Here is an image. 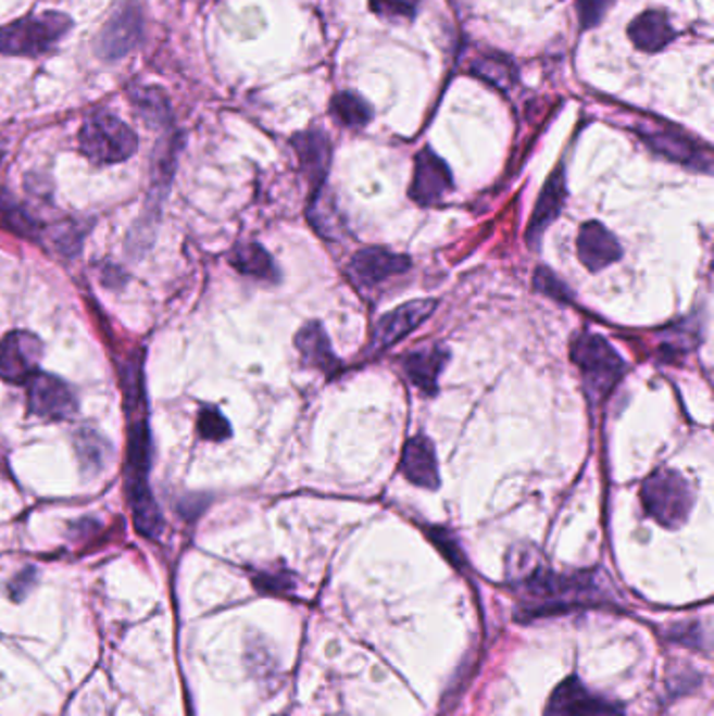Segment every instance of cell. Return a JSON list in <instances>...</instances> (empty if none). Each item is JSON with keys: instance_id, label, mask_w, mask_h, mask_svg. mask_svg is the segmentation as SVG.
Segmentation results:
<instances>
[{"instance_id": "cell-1", "label": "cell", "mask_w": 714, "mask_h": 716, "mask_svg": "<svg viewBox=\"0 0 714 716\" xmlns=\"http://www.w3.org/2000/svg\"><path fill=\"white\" fill-rule=\"evenodd\" d=\"M508 576L519 598L517 616L524 620L605 602V591L596 574H555L535 549H515Z\"/></svg>"}, {"instance_id": "cell-2", "label": "cell", "mask_w": 714, "mask_h": 716, "mask_svg": "<svg viewBox=\"0 0 714 716\" xmlns=\"http://www.w3.org/2000/svg\"><path fill=\"white\" fill-rule=\"evenodd\" d=\"M149 467H151V436L143 415L130 424V444H128V467H126V488L133 505L135 526L143 537H158L162 530V516L158 503L149 490Z\"/></svg>"}, {"instance_id": "cell-3", "label": "cell", "mask_w": 714, "mask_h": 716, "mask_svg": "<svg viewBox=\"0 0 714 716\" xmlns=\"http://www.w3.org/2000/svg\"><path fill=\"white\" fill-rule=\"evenodd\" d=\"M572 361L580 369L585 392L591 402H601L627 372L618 352L598 334H583L572 344Z\"/></svg>"}, {"instance_id": "cell-4", "label": "cell", "mask_w": 714, "mask_h": 716, "mask_svg": "<svg viewBox=\"0 0 714 716\" xmlns=\"http://www.w3.org/2000/svg\"><path fill=\"white\" fill-rule=\"evenodd\" d=\"M72 28V20L63 13L47 11L28 15L0 28V53L36 58L51 51Z\"/></svg>"}, {"instance_id": "cell-5", "label": "cell", "mask_w": 714, "mask_h": 716, "mask_svg": "<svg viewBox=\"0 0 714 716\" xmlns=\"http://www.w3.org/2000/svg\"><path fill=\"white\" fill-rule=\"evenodd\" d=\"M78 141L86 158L99 166L126 162L139 147L135 130L117 115L108 112L86 117Z\"/></svg>"}, {"instance_id": "cell-6", "label": "cell", "mask_w": 714, "mask_h": 716, "mask_svg": "<svg viewBox=\"0 0 714 716\" xmlns=\"http://www.w3.org/2000/svg\"><path fill=\"white\" fill-rule=\"evenodd\" d=\"M641 503L660 526L679 528L693 507V492L686 478L673 469H660L641 487Z\"/></svg>"}, {"instance_id": "cell-7", "label": "cell", "mask_w": 714, "mask_h": 716, "mask_svg": "<svg viewBox=\"0 0 714 716\" xmlns=\"http://www.w3.org/2000/svg\"><path fill=\"white\" fill-rule=\"evenodd\" d=\"M143 11L137 0L122 2L97 36V55L105 61H117L130 55L143 42Z\"/></svg>"}, {"instance_id": "cell-8", "label": "cell", "mask_w": 714, "mask_h": 716, "mask_svg": "<svg viewBox=\"0 0 714 716\" xmlns=\"http://www.w3.org/2000/svg\"><path fill=\"white\" fill-rule=\"evenodd\" d=\"M637 135L660 155L691 166V168L711 173V162H713L711 149L704 147L700 141L691 139L684 130H679L671 124H650L648 122V124L637 126Z\"/></svg>"}, {"instance_id": "cell-9", "label": "cell", "mask_w": 714, "mask_h": 716, "mask_svg": "<svg viewBox=\"0 0 714 716\" xmlns=\"http://www.w3.org/2000/svg\"><path fill=\"white\" fill-rule=\"evenodd\" d=\"M621 704L583 686L576 677L566 679L551 693L544 716H623Z\"/></svg>"}, {"instance_id": "cell-10", "label": "cell", "mask_w": 714, "mask_h": 716, "mask_svg": "<svg viewBox=\"0 0 714 716\" xmlns=\"http://www.w3.org/2000/svg\"><path fill=\"white\" fill-rule=\"evenodd\" d=\"M411 260L406 256L392 254L384 248H365L356 252L346 266L350 281L361 291H372L377 287L386 286L390 279L406 273Z\"/></svg>"}, {"instance_id": "cell-11", "label": "cell", "mask_w": 714, "mask_h": 716, "mask_svg": "<svg viewBox=\"0 0 714 716\" xmlns=\"http://www.w3.org/2000/svg\"><path fill=\"white\" fill-rule=\"evenodd\" d=\"M42 344L28 331H11L0 340V377L9 384H26L40 365Z\"/></svg>"}, {"instance_id": "cell-12", "label": "cell", "mask_w": 714, "mask_h": 716, "mask_svg": "<svg viewBox=\"0 0 714 716\" xmlns=\"http://www.w3.org/2000/svg\"><path fill=\"white\" fill-rule=\"evenodd\" d=\"M436 309L434 300H413L402 304L397 311L381 316L373 327L372 344L369 354H381L390 346L400 342L404 336H409L413 329H417Z\"/></svg>"}, {"instance_id": "cell-13", "label": "cell", "mask_w": 714, "mask_h": 716, "mask_svg": "<svg viewBox=\"0 0 714 716\" xmlns=\"http://www.w3.org/2000/svg\"><path fill=\"white\" fill-rule=\"evenodd\" d=\"M32 413L45 419H67L76 413V397L70 386L55 375L36 373L28 381Z\"/></svg>"}, {"instance_id": "cell-14", "label": "cell", "mask_w": 714, "mask_h": 716, "mask_svg": "<svg viewBox=\"0 0 714 716\" xmlns=\"http://www.w3.org/2000/svg\"><path fill=\"white\" fill-rule=\"evenodd\" d=\"M453 189V176L431 149H424L415 160V174L411 183V198L419 205H434Z\"/></svg>"}, {"instance_id": "cell-15", "label": "cell", "mask_w": 714, "mask_h": 716, "mask_svg": "<svg viewBox=\"0 0 714 716\" xmlns=\"http://www.w3.org/2000/svg\"><path fill=\"white\" fill-rule=\"evenodd\" d=\"M576 250L580 262L593 273L614 264L623 256V248L616 237L600 223H587L580 227Z\"/></svg>"}, {"instance_id": "cell-16", "label": "cell", "mask_w": 714, "mask_h": 716, "mask_svg": "<svg viewBox=\"0 0 714 716\" xmlns=\"http://www.w3.org/2000/svg\"><path fill=\"white\" fill-rule=\"evenodd\" d=\"M449 361V352L447 348L442 346H424V348H417L413 350L402 367H404V373L409 377V381L419 388L424 394H436L438 390V377L440 373L444 369Z\"/></svg>"}, {"instance_id": "cell-17", "label": "cell", "mask_w": 714, "mask_h": 716, "mask_svg": "<svg viewBox=\"0 0 714 716\" xmlns=\"http://www.w3.org/2000/svg\"><path fill=\"white\" fill-rule=\"evenodd\" d=\"M400 472L409 482L415 487L436 488L440 478H438V463H436V453L428 438L417 436L411 438L402 451V461H400Z\"/></svg>"}, {"instance_id": "cell-18", "label": "cell", "mask_w": 714, "mask_h": 716, "mask_svg": "<svg viewBox=\"0 0 714 716\" xmlns=\"http://www.w3.org/2000/svg\"><path fill=\"white\" fill-rule=\"evenodd\" d=\"M675 36L677 32L664 11H646L630 22V42L646 53L662 51L675 40Z\"/></svg>"}, {"instance_id": "cell-19", "label": "cell", "mask_w": 714, "mask_h": 716, "mask_svg": "<svg viewBox=\"0 0 714 716\" xmlns=\"http://www.w3.org/2000/svg\"><path fill=\"white\" fill-rule=\"evenodd\" d=\"M564 201H566V174H564V168L560 166L555 173L551 174L549 183L544 185L541 198L537 201V210L533 214L530 229H528V243L539 246L544 229L560 216V212L564 208Z\"/></svg>"}, {"instance_id": "cell-20", "label": "cell", "mask_w": 714, "mask_h": 716, "mask_svg": "<svg viewBox=\"0 0 714 716\" xmlns=\"http://www.w3.org/2000/svg\"><path fill=\"white\" fill-rule=\"evenodd\" d=\"M296 348L302 356V363L309 367L321 369L327 375H334L340 369V361L334 354L329 338L321 323H309L306 327H302L296 336Z\"/></svg>"}, {"instance_id": "cell-21", "label": "cell", "mask_w": 714, "mask_h": 716, "mask_svg": "<svg viewBox=\"0 0 714 716\" xmlns=\"http://www.w3.org/2000/svg\"><path fill=\"white\" fill-rule=\"evenodd\" d=\"M293 147L298 151L300 164L304 173L316 185V189L323 185L329 162H331V145L329 139L321 130H306L293 139Z\"/></svg>"}, {"instance_id": "cell-22", "label": "cell", "mask_w": 714, "mask_h": 716, "mask_svg": "<svg viewBox=\"0 0 714 716\" xmlns=\"http://www.w3.org/2000/svg\"><path fill=\"white\" fill-rule=\"evenodd\" d=\"M230 264L254 279H264V281H277L279 279V268L271 254L258 246V243H239L230 252Z\"/></svg>"}, {"instance_id": "cell-23", "label": "cell", "mask_w": 714, "mask_h": 716, "mask_svg": "<svg viewBox=\"0 0 714 716\" xmlns=\"http://www.w3.org/2000/svg\"><path fill=\"white\" fill-rule=\"evenodd\" d=\"M133 105L149 126H158V128L171 126V105L160 88H137L133 92Z\"/></svg>"}, {"instance_id": "cell-24", "label": "cell", "mask_w": 714, "mask_h": 716, "mask_svg": "<svg viewBox=\"0 0 714 716\" xmlns=\"http://www.w3.org/2000/svg\"><path fill=\"white\" fill-rule=\"evenodd\" d=\"M331 114L346 128H363L372 122V105L356 92H340L331 101Z\"/></svg>"}, {"instance_id": "cell-25", "label": "cell", "mask_w": 714, "mask_h": 716, "mask_svg": "<svg viewBox=\"0 0 714 716\" xmlns=\"http://www.w3.org/2000/svg\"><path fill=\"white\" fill-rule=\"evenodd\" d=\"M309 218H311L316 233L323 235L325 239H338V237H342V216H340L338 208L329 201V198L321 196L318 189L315 191V200H313V205H311Z\"/></svg>"}, {"instance_id": "cell-26", "label": "cell", "mask_w": 714, "mask_h": 716, "mask_svg": "<svg viewBox=\"0 0 714 716\" xmlns=\"http://www.w3.org/2000/svg\"><path fill=\"white\" fill-rule=\"evenodd\" d=\"M474 70L480 78H485L490 85H497V87H508L514 83L512 63H505L501 59H483L474 65Z\"/></svg>"}, {"instance_id": "cell-27", "label": "cell", "mask_w": 714, "mask_h": 716, "mask_svg": "<svg viewBox=\"0 0 714 716\" xmlns=\"http://www.w3.org/2000/svg\"><path fill=\"white\" fill-rule=\"evenodd\" d=\"M198 428L205 440H225L230 436L229 422L225 419V415L218 409H212V406L201 409Z\"/></svg>"}, {"instance_id": "cell-28", "label": "cell", "mask_w": 714, "mask_h": 716, "mask_svg": "<svg viewBox=\"0 0 714 716\" xmlns=\"http://www.w3.org/2000/svg\"><path fill=\"white\" fill-rule=\"evenodd\" d=\"M373 11L386 20H413L419 0H369Z\"/></svg>"}, {"instance_id": "cell-29", "label": "cell", "mask_w": 714, "mask_h": 716, "mask_svg": "<svg viewBox=\"0 0 714 716\" xmlns=\"http://www.w3.org/2000/svg\"><path fill=\"white\" fill-rule=\"evenodd\" d=\"M78 444V451H80V459L85 461L86 467L95 465V467H101L103 463V449H105V442L90 434V431H83V436L76 440Z\"/></svg>"}, {"instance_id": "cell-30", "label": "cell", "mask_w": 714, "mask_h": 716, "mask_svg": "<svg viewBox=\"0 0 714 716\" xmlns=\"http://www.w3.org/2000/svg\"><path fill=\"white\" fill-rule=\"evenodd\" d=\"M535 286H537L539 291H543V293L555 298V300H566L568 298V289H566V286L551 271L539 268L537 271V277H535Z\"/></svg>"}, {"instance_id": "cell-31", "label": "cell", "mask_w": 714, "mask_h": 716, "mask_svg": "<svg viewBox=\"0 0 714 716\" xmlns=\"http://www.w3.org/2000/svg\"><path fill=\"white\" fill-rule=\"evenodd\" d=\"M34 580H36V573H34V570H24V573L17 574V576H15V580L9 585L11 598H13L15 602L24 600V598L28 595V591L32 589Z\"/></svg>"}, {"instance_id": "cell-32", "label": "cell", "mask_w": 714, "mask_h": 716, "mask_svg": "<svg viewBox=\"0 0 714 716\" xmlns=\"http://www.w3.org/2000/svg\"><path fill=\"white\" fill-rule=\"evenodd\" d=\"M2 155H4V149H2V145H0V164H2Z\"/></svg>"}]
</instances>
